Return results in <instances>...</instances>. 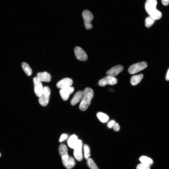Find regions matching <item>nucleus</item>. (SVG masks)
<instances>
[{
	"mask_svg": "<svg viewBox=\"0 0 169 169\" xmlns=\"http://www.w3.org/2000/svg\"><path fill=\"white\" fill-rule=\"evenodd\" d=\"M94 96V91L91 88H87L83 91V95L79 109L82 111H85L91 104V101Z\"/></svg>",
	"mask_w": 169,
	"mask_h": 169,
	"instance_id": "nucleus-1",
	"label": "nucleus"
},
{
	"mask_svg": "<svg viewBox=\"0 0 169 169\" xmlns=\"http://www.w3.org/2000/svg\"><path fill=\"white\" fill-rule=\"evenodd\" d=\"M50 91L49 88L47 86L44 88L43 92L39 97L40 104L43 106H46L48 104L50 96Z\"/></svg>",
	"mask_w": 169,
	"mask_h": 169,
	"instance_id": "nucleus-2",
	"label": "nucleus"
},
{
	"mask_svg": "<svg viewBox=\"0 0 169 169\" xmlns=\"http://www.w3.org/2000/svg\"><path fill=\"white\" fill-rule=\"evenodd\" d=\"M82 16L86 29L88 30L91 29L93 27L91 22L94 19V16L90 11L85 10L83 11Z\"/></svg>",
	"mask_w": 169,
	"mask_h": 169,
	"instance_id": "nucleus-3",
	"label": "nucleus"
},
{
	"mask_svg": "<svg viewBox=\"0 0 169 169\" xmlns=\"http://www.w3.org/2000/svg\"><path fill=\"white\" fill-rule=\"evenodd\" d=\"M147 66V63L145 62L138 63L130 66L129 68L128 71L131 74H136L145 69Z\"/></svg>",
	"mask_w": 169,
	"mask_h": 169,
	"instance_id": "nucleus-4",
	"label": "nucleus"
},
{
	"mask_svg": "<svg viewBox=\"0 0 169 169\" xmlns=\"http://www.w3.org/2000/svg\"><path fill=\"white\" fill-rule=\"evenodd\" d=\"M82 147V141L81 140H78L77 144L74 149L73 155L75 159L79 161H81L83 159Z\"/></svg>",
	"mask_w": 169,
	"mask_h": 169,
	"instance_id": "nucleus-5",
	"label": "nucleus"
},
{
	"mask_svg": "<svg viewBox=\"0 0 169 169\" xmlns=\"http://www.w3.org/2000/svg\"><path fill=\"white\" fill-rule=\"evenodd\" d=\"M157 0H147L145 4V10L149 16L155 12L157 10L156 6Z\"/></svg>",
	"mask_w": 169,
	"mask_h": 169,
	"instance_id": "nucleus-6",
	"label": "nucleus"
},
{
	"mask_svg": "<svg viewBox=\"0 0 169 169\" xmlns=\"http://www.w3.org/2000/svg\"><path fill=\"white\" fill-rule=\"evenodd\" d=\"M117 82V79L111 76H107V77L101 79L98 82L99 85L101 87H104L107 84L113 85Z\"/></svg>",
	"mask_w": 169,
	"mask_h": 169,
	"instance_id": "nucleus-7",
	"label": "nucleus"
},
{
	"mask_svg": "<svg viewBox=\"0 0 169 169\" xmlns=\"http://www.w3.org/2000/svg\"><path fill=\"white\" fill-rule=\"evenodd\" d=\"M61 158L63 165L67 169H71L75 166V160L72 157L68 155Z\"/></svg>",
	"mask_w": 169,
	"mask_h": 169,
	"instance_id": "nucleus-8",
	"label": "nucleus"
},
{
	"mask_svg": "<svg viewBox=\"0 0 169 169\" xmlns=\"http://www.w3.org/2000/svg\"><path fill=\"white\" fill-rule=\"evenodd\" d=\"M74 52L76 57L78 60L83 61L88 60V56L85 51L79 46H76L74 49Z\"/></svg>",
	"mask_w": 169,
	"mask_h": 169,
	"instance_id": "nucleus-9",
	"label": "nucleus"
},
{
	"mask_svg": "<svg viewBox=\"0 0 169 169\" xmlns=\"http://www.w3.org/2000/svg\"><path fill=\"white\" fill-rule=\"evenodd\" d=\"M33 82L34 85V91L35 94L38 97H40L43 90V87L41 83L37 77L33 78Z\"/></svg>",
	"mask_w": 169,
	"mask_h": 169,
	"instance_id": "nucleus-10",
	"label": "nucleus"
},
{
	"mask_svg": "<svg viewBox=\"0 0 169 169\" xmlns=\"http://www.w3.org/2000/svg\"><path fill=\"white\" fill-rule=\"evenodd\" d=\"M73 83V81L71 79L66 78L59 81L56 84V87L58 88L62 89L71 87Z\"/></svg>",
	"mask_w": 169,
	"mask_h": 169,
	"instance_id": "nucleus-11",
	"label": "nucleus"
},
{
	"mask_svg": "<svg viewBox=\"0 0 169 169\" xmlns=\"http://www.w3.org/2000/svg\"><path fill=\"white\" fill-rule=\"evenodd\" d=\"M123 67L121 65H116L107 71L106 73L107 76L114 77L121 72L123 70Z\"/></svg>",
	"mask_w": 169,
	"mask_h": 169,
	"instance_id": "nucleus-12",
	"label": "nucleus"
},
{
	"mask_svg": "<svg viewBox=\"0 0 169 169\" xmlns=\"http://www.w3.org/2000/svg\"><path fill=\"white\" fill-rule=\"evenodd\" d=\"M74 90V88L72 87L61 89L60 94L62 99L64 100H67L69 99V96L72 94Z\"/></svg>",
	"mask_w": 169,
	"mask_h": 169,
	"instance_id": "nucleus-13",
	"label": "nucleus"
},
{
	"mask_svg": "<svg viewBox=\"0 0 169 169\" xmlns=\"http://www.w3.org/2000/svg\"><path fill=\"white\" fill-rule=\"evenodd\" d=\"M37 77L41 82H49L51 79L50 74L46 72L38 73Z\"/></svg>",
	"mask_w": 169,
	"mask_h": 169,
	"instance_id": "nucleus-14",
	"label": "nucleus"
},
{
	"mask_svg": "<svg viewBox=\"0 0 169 169\" xmlns=\"http://www.w3.org/2000/svg\"><path fill=\"white\" fill-rule=\"evenodd\" d=\"M78 137L75 134H73L69 137L68 140V145L69 147L74 149L78 142Z\"/></svg>",
	"mask_w": 169,
	"mask_h": 169,
	"instance_id": "nucleus-15",
	"label": "nucleus"
},
{
	"mask_svg": "<svg viewBox=\"0 0 169 169\" xmlns=\"http://www.w3.org/2000/svg\"><path fill=\"white\" fill-rule=\"evenodd\" d=\"M83 95V91H79L75 93L71 101V104L72 106H75L81 99Z\"/></svg>",
	"mask_w": 169,
	"mask_h": 169,
	"instance_id": "nucleus-16",
	"label": "nucleus"
},
{
	"mask_svg": "<svg viewBox=\"0 0 169 169\" xmlns=\"http://www.w3.org/2000/svg\"><path fill=\"white\" fill-rule=\"evenodd\" d=\"M143 77V75L141 74L132 76L131 79V83L132 85L135 86L139 84Z\"/></svg>",
	"mask_w": 169,
	"mask_h": 169,
	"instance_id": "nucleus-17",
	"label": "nucleus"
},
{
	"mask_svg": "<svg viewBox=\"0 0 169 169\" xmlns=\"http://www.w3.org/2000/svg\"><path fill=\"white\" fill-rule=\"evenodd\" d=\"M139 160L141 163L150 166L153 165L154 163L153 160L145 156H141L139 158Z\"/></svg>",
	"mask_w": 169,
	"mask_h": 169,
	"instance_id": "nucleus-18",
	"label": "nucleus"
},
{
	"mask_svg": "<svg viewBox=\"0 0 169 169\" xmlns=\"http://www.w3.org/2000/svg\"><path fill=\"white\" fill-rule=\"evenodd\" d=\"M59 154L61 157L69 155L68 149L66 145L64 144H62L59 148Z\"/></svg>",
	"mask_w": 169,
	"mask_h": 169,
	"instance_id": "nucleus-19",
	"label": "nucleus"
},
{
	"mask_svg": "<svg viewBox=\"0 0 169 169\" xmlns=\"http://www.w3.org/2000/svg\"><path fill=\"white\" fill-rule=\"evenodd\" d=\"M97 115L99 120L103 123H107L109 119V117L107 115L102 112L98 113Z\"/></svg>",
	"mask_w": 169,
	"mask_h": 169,
	"instance_id": "nucleus-20",
	"label": "nucleus"
},
{
	"mask_svg": "<svg viewBox=\"0 0 169 169\" xmlns=\"http://www.w3.org/2000/svg\"><path fill=\"white\" fill-rule=\"evenodd\" d=\"M22 67L24 72L28 76H30L32 74V70L29 65L27 63H22Z\"/></svg>",
	"mask_w": 169,
	"mask_h": 169,
	"instance_id": "nucleus-21",
	"label": "nucleus"
},
{
	"mask_svg": "<svg viewBox=\"0 0 169 169\" xmlns=\"http://www.w3.org/2000/svg\"><path fill=\"white\" fill-rule=\"evenodd\" d=\"M84 158L88 160L91 156L90 148L88 145L85 144L84 145Z\"/></svg>",
	"mask_w": 169,
	"mask_h": 169,
	"instance_id": "nucleus-22",
	"label": "nucleus"
},
{
	"mask_svg": "<svg viewBox=\"0 0 169 169\" xmlns=\"http://www.w3.org/2000/svg\"><path fill=\"white\" fill-rule=\"evenodd\" d=\"M87 163L88 166L91 169H99L94 161L92 158H89L87 160Z\"/></svg>",
	"mask_w": 169,
	"mask_h": 169,
	"instance_id": "nucleus-23",
	"label": "nucleus"
},
{
	"mask_svg": "<svg viewBox=\"0 0 169 169\" xmlns=\"http://www.w3.org/2000/svg\"><path fill=\"white\" fill-rule=\"evenodd\" d=\"M155 20L149 16L148 17L145 21V25L146 27L149 28L155 23Z\"/></svg>",
	"mask_w": 169,
	"mask_h": 169,
	"instance_id": "nucleus-24",
	"label": "nucleus"
},
{
	"mask_svg": "<svg viewBox=\"0 0 169 169\" xmlns=\"http://www.w3.org/2000/svg\"><path fill=\"white\" fill-rule=\"evenodd\" d=\"M136 169H150V166L141 163L137 165Z\"/></svg>",
	"mask_w": 169,
	"mask_h": 169,
	"instance_id": "nucleus-25",
	"label": "nucleus"
},
{
	"mask_svg": "<svg viewBox=\"0 0 169 169\" xmlns=\"http://www.w3.org/2000/svg\"><path fill=\"white\" fill-rule=\"evenodd\" d=\"M68 135L65 134H62L59 139V142H62L65 140H66L68 138Z\"/></svg>",
	"mask_w": 169,
	"mask_h": 169,
	"instance_id": "nucleus-26",
	"label": "nucleus"
},
{
	"mask_svg": "<svg viewBox=\"0 0 169 169\" xmlns=\"http://www.w3.org/2000/svg\"><path fill=\"white\" fill-rule=\"evenodd\" d=\"M113 128L114 130L116 132H118L120 130V125L116 122L114 124Z\"/></svg>",
	"mask_w": 169,
	"mask_h": 169,
	"instance_id": "nucleus-27",
	"label": "nucleus"
},
{
	"mask_svg": "<svg viewBox=\"0 0 169 169\" xmlns=\"http://www.w3.org/2000/svg\"><path fill=\"white\" fill-rule=\"evenodd\" d=\"M116 123L114 120H112L108 122L107 124L108 128L109 129H112L113 128V126Z\"/></svg>",
	"mask_w": 169,
	"mask_h": 169,
	"instance_id": "nucleus-28",
	"label": "nucleus"
},
{
	"mask_svg": "<svg viewBox=\"0 0 169 169\" xmlns=\"http://www.w3.org/2000/svg\"><path fill=\"white\" fill-rule=\"evenodd\" d=\"M163 5L165 6L169 4V0H161Z\"/></svg>",
	"mask_w": 169,
	"mask_h": 169,
	"instance_id": "nucleus-29",
	"label": "nucleus"
},
{
	"mask_svg": "<svg viewBox=\"0 0 169 169\" xmlns=\"http://www.w3.org/2000/svg\"><path fill=\"white\" fill-rule=\"evenodd\" d=\"M166 79L167 81H169V69H168L166 75Z\"/></svg>",
	"mask_w": 169,
	"mask_h": 169,
	"instance_id": "nucleus-30",
	"label": "nucleus"
},
{
	"mask_svg": "<svg viewBox=\"0 0 169 169\" xmlns=\"http://www.w3.org/2000/svg\"><path fill=\"white\" fill-rule=\"evenodd\" d=\"M2 155L1 153H0V157H1Z\"/></svg>",
	"mask_w": 169,
	"mask_h": 169,
	"instance_id": "nucleus-31",
	"label": "nucleus"
}]
</instances>
